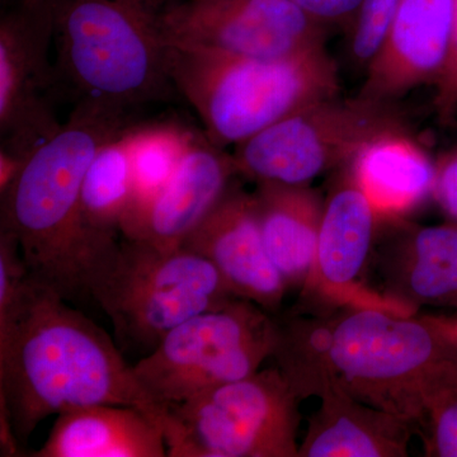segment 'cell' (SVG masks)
Returning a JSON list of instances; mask_svg holds the SVG:
<instances>
[{"mask_svg":"<svg viewBox=\"0 0 457 457\" xmlns=\"http://www.w3.org/2000/svg\"><path fill=\"white\" fill-rule=\"evenodd\" d=\"M95 404L134 407L167 428V411L104 329L31 279L16 312L0 324V405L18 441L27 444L45 418Z\"/></svg>","mask_w":457,"mask_h":457,"instance_id":"6da1fadb","label":"cell"},{"mask_svg":"<svg viewBox=\"0 0 457 457\" xmlns=\"http://www.w3.org/2000/svg\"><path fill=\"white\" fill-rule=\"evenodd\" d=\"M130 125L123 111L77 102L62 130L29 156L0 194V230L16 237L29 278L66 302L87 296L79 219L84 177L99 149Z\"/></svg>","mask_w":457,"mask_h":457,"instance_id":"7a4b0ae2","label":"cell"},{"mask_svg":"<svg viewBox=\"0 0 457 457\" xmlns=\"http://www.w3.org/2000/svg\"><path fill=\"white\" fill-rule=\"evenodd\" d=\"M62 93L130 113L179 92L162 35L164 0H51Z\"/></svg>","mask_w":457,"mask_h":457,"instance_id":"3957f363","label":"cell"},{"mask_svg":"<svg viewBox=\"0 0 457 457\" xmlns=\"http://www.w3.org/2000/svg\"><path fill=\"white\" fill-rule=\"evenodd\" d=\"M86 294L104 309L122 352L146 356L183 321L236 299L206 258L122 236L88 246Z\"/></svg>","mask_w":457,"mask_h":457,"instance_id":"277c9868","label":"cell"},{"mask_svg":"<svg viewBox=\"0 0 457 457\" xmlns=\"http://www.w3.org/2000/svg\"><path fill=\"white\" fill-rule=\"evenodd\" d=\"M167 62L177 92L221 149L339 92L338 68L326 45L278 59L168 46Z\"/></svg>","mask_w":457,"mask_h":457,"instance_id":"5b68a950","label":"cell"},{"mask_svg":"<svg viewBox=\"0 0 457 457\" xmlns=\"http://www.w3.org/2000/svg\"><path fill=\"white\" fill-rule=\"evenodd\" d=\"M324 352L329 385L414 427L420 376L436 361L457 354L420 315L363 306L326 312Z\"/></svg>","mask_w":457,"mask_h":457,"instance_id":"8992f818","label":"cell"},{"mask_svg":"<svg viewBox=\"0 0 457 457\" xmlns=\"http://www.w3.org/2000/svg\"><path fill=\"white\" fill-rule=\"evenodd\" d=\"M278 369L258 370L167 409L170 457H299V403Z\"/></svg>","mask_w":457,"mask_h":457,"instance_id":"52a82bcc","label":"cell"},{"mask_svg":"<svg viewBox=\"0 0 457 457\" xmlns=\"http://www.w3.org/2000/svg\"><path fill=\"white\" fill-rule=\"evenodd\" d=\"M276 339L278 321L270 312L236 297L173 328L135 363L134 372L167 411L204 390L253 375L272 357Z\"/></svg>","mask_w":457,"mask_h":457,"instance_id":"ba28073f","label":"cell"},{"mask_svg":"<svg viewBox=\"0 0 457 457\" xmlns=\"http://www.w3.org/2000/svg\"><path fill=\"white\" fill-rule=\"evenodd\" d=\"M393 104L336 96L303 107L234 146L237 177L312 186L321 174L351 163L370 141L408 130Z\"/></svg>","mask_w":457,"mask_h":457,"instance_id":"9c48e42d","label":"cell"},{"mask_svg":"<svg viewBox=\"0 0 457 457\" xmlns=\"http://www.w3.org/2000/svg\"><path fill=\"white\" fill-rule=\"evenodd\" d=\"M54 36L51 0H21L0 20V159L21 168L62 128Z\"/></svg>","mask_w":457,"mask_h":457,"instance_id":"30bf717a","label":"cell"},{"mask_svg":"<svg viewBox=\"0 0 457 457\" xmlns=\"http://www.w3.org/2000/svg\"><path fill=\"white\" fill-rule=\"evenodd\" d=\"M332 29L288 0H164L167 46L278 59L324 46Z\"/></svg>","mask_w":457,"mask_h":457,"instance_id":"8fae6325","label":"cell"},{"mask_svg":"<svg viewBox=\"0 0 457 457\" xmlns=\"http://www.w3.org/2000/svg\"><path fill=\"white\" fill-rule=\"evenodd\" d=\"M378 219L357 185L350 165L337 170L324 197L317 251L303 296L326 311L363 306L413 315L402 303L378 294L366 282L365 273L378 236Z\"/></svg>","mask_w":457,"mask_h":457,"instance_id":"7c38bea8","label":"cell"},{"mask_svg":"<svg viewBox=\"0 0 457 457\" xmlns=\"http://www.w3.org/2000/svg\"><path fill=\"white\" fill-rule=\"evenodd\" d=\"M370 267L375 291L387 299L416 312L422 306L457 311V222L378 221Z\"/></svg>","mask_w":457,"mask_h":457,"instance_id":"4fadbf2b","label":"cell"},{"mask_svg":"<svg viewBox=\"0 0 457 457\" xmlns=\"http://www.w3.org/2000/svg\"><path fill=\"white\" fill-rule=\"evenodd\" d=\"M455 7L456 0H402L357 96L394 104L418 87L437 86L449 62Z\"/></svg>","mask_w":457,"mask_h":457,"instance_id":"5bb4252c","label":"cell"},{"mask_svg":"<svg viewBox=\"0 0 457 457\" xmlns=\"http://www.w3.org/2000/svg\"><path fill=\"white\" fill-rule=\"evenodd\" d=\"M180 248L206 258L234 296L278 312L288 286L264 246L254 194L231 185Z\"/></svg>","mask_w":457,"mask_h":457,"instance_id":"9a60e30c","label":"cell"},{"mask_svg":"<svg viewBox=\"0 0 457 457\" xmlns=\"http://www.w3.org/2000/svg\"><path fill=\"white\" fill-rule=\"evenodd\" d=\"M237 177L233 155L196 135L167 185L126 213L121 236L161 249H179Z\"/></svg>","mask_w":457,"mask_h":457,"instance_id":"2e32d148","label":"cell"},{"mask_svg":"<svg viewBox=\"0 0 457 457\" xmlns=\"http://www.w3.org/2000/svg\"><path fill=\"white\" fill-rule=\"evenodd\" d=\"M309 420L299 457H405L413 425L329 385Z\"/></svg>","mask_w":457,"mask_h":457,"instance_id":"e0dca14e","label":"cell"},{"mask_svg":"<svg viewBox=\"0 0 457 457\" xmlns=\"http://www.w3.org/2000/svg\"><path fill=\"white\" fill-rule=\"evenodd\" d=\"M32 457H164L163 429L125 405L69 409L56 418L44 446Z\"/></svg>","mask_w":457,"mask_h":457,"instance_id":"ac0fdd59","label":"cell"},{"mask_svg":"<svg viewBox=\"0 0 457 457\" xmlns=\"http://www.w3.org/2000/svg\"><path fill=\"white\" fill-rule=\"evenodd\" d=\"M348 165L378 221L405 219L432 197L435 161L408 130L370 141Z\"/></svg>","mask_w":457,"mask_h":457,"instance_id":"d6986e66","label":"cell"},{"mask_svg":"<svg viewBox=\"0 0 457 457\" xmlns=\"http://www.w3.org/2000/svg\"><path fill=\"white\" fill-rule=\"evenodd\" d=\"M262 237L288 288L308 281L317 251L324 197L312 186L261 182L253 192Z\"/></svg>","mask_w":457,"mask_h":457,"instance_id":"ffe728a7","label":"cell"},{"mask_svg":"<svg viewBox=\"0 0 457 457\" xmlns=\"http://www.w3.org/2000/svg\"><path fill=\"white\" fill-rule=\"evenodd\" d=\"M99 149L80 191V228L87 248L96 240L121 236L132 198L131 129Z\"/></svg>","mask_w":457,"mask_h":457,"instance_id":"44dd1931","label":"cell"},{"mask_svg":"<svg viewBox=\"0 0 457 457\" xmlns=\"http://www.w3.org/2000/svg\"><path fill=\"white\" fill-rule=\"evenodd\" d=\"M195 137L196 134L177 123H134L131 129L132 198L128 212L146 204L162 191Z\"/></svg>","mask_w":457,"mask_h":457,"instance_id":"7402d4cb","label":"cell"},{"mask_svg":"<svg viewBox=\"0 0 457 457\" xmlns=\"http://www.w3.org/2000/svg\"><path fill=\"white\" fill-rule=\"evenodd\" d=\"M417 428L427 456L457 457V354L425 370L420 380Z\"/></svg>","mask_w":457,"mask_h":457,"instance_id":"603a6c76","label":"cell"},{"mask_svg":"<svg viewBox=\"0 0 457 457\" xmlns=\"http://www.w3.org/2000/svg\"><path fill=\"white\" fill-rule=\"evenodd\" d=\"M402 0H365L348 35V53L354 64L366 69L380 47Z\"/></svg>","mask_w":457,"mask_h":457,"instance_id":"cb8c5ba5","label":"cell"},{"mask_svg":"<svg viewBox=\"0 0 457 457\" xmlns=\"http://www.w3.org/2000/svg\"><path fill=\"white\" fill-rule=\"evenodd\" d=\"M29 281L16 237L0 230V324H4L16 312Z\"/></svg>","mask_w":457,"mask_h":457,"instance_id":"d4e9b609","label":"cell"},{"mask_svg":"<svg viewBox=\"0 0 457 457\" xmlns=\"http://www.w3.org/2000/svg\"><path fill=\"white\" fill-rule=\"evenodd\" d=\"M328 29L351 31L365 0H288Z\"/></svg>","mask_w":457,"mask_h":457,"instance_id":"484cf974","label":"cell"},{"mask_svg":"<svg viewBox=\"0 0 457 457\" xmlns=\"http://www.w3.org/2000/svg\"><path fill=\"white\" fill-rule=\"evenodd\" d=\"M432 198L445 215L457 222V146L442 153L435 161Z\"/></svg>","mask_w":457,"mask_h":457,"instance_id":"4316f807","label":"cell"},{"mask_svg":"<svg viewBox=\"0 0 457 457\" xmlns=\"http://www.w3.org/2000/svg\"><path fill=\"white\" fill-rule=\"evenodd\" d=\"M435 108L438 119L444 125H450L457 116V0L455 7V26H453V45L449 62L436 86Z\"/></svg>","mask_w":457,"mask_h":457,"instance_id":"83f0119b","label":"cell"},{"mask_svg":"<svg viewBox=\"0 0 457 457\" xmlns=\"http://www.w3.org/2000/svg\"><path fill=\"white\" fill-rule=\"evenodd\" d=\"M429 327L440 336L442 341L457 353V314H423L420 315Z\"/></svg>","mask_w":457,"mask_h":457,"instance_id":"f1b7e54d","label":"cell"},{"mask_svg":"<svg viewBox=\"0 0 457 457\" xmlns=\"http://www.w3.org/2000/svg\"><path fill=\"white\" fill-rule=\"evenodd\" d=\"M0 455L3 457L23 456L7 409L0 405Z\"/></svg>","mask_w":457,"mask_h":457,"instance_id":"f546056e","label":"cell"}]
</instances>
